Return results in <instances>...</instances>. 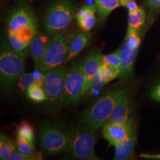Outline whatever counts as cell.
<instances>
[{
	"instance_id": "cell-30",
	"label": "cell",
	"mask_w": 160,
	"mask_h": 160,
	"mask_svg": "<svg viewBox=\"0 0 160 160\" xmlns=\"http://www.w3.org/2000/svg\"><path fill=\"white\" fill-rule=\"evenodd\" d=\"M150 96L154 100L160 102V81L152 88Z\"/></svg>"
},
{
	"instance_id": "cell-8",
	"label": "cell",
	"mask_w": 160,
	"mask_h": 160,
	"mask_svg": "<svg viewBox=\"0 0 160 160\" xmlns=\"http://www.w3.org/2000/svg\"><path fill=\"white\" fill-rule=\"evenodd\" d=\"M68 133L61 128L45 125L40 130V146L49 155L60 154L68 151Z\"/></svg>"
},
{
	"instance_id": "cell-17",
	"label": "cell",
	"mask_w": 160,
	"mask_h": 160,
	"mask_svg": "<svg viewBox=\"0 0 160 160\" xmlns=\"http://www.w3.org/2000/svg\"><path fill=\"white\" fill-rule=\"evenodd\" d=\"M92 34L89 32H82L77 34L72 40L66 63L73 59L91 42Z\"/></svg>"
},
{
	"instance_id": "cell-12",
	"label": "cell",
	"mask_w": 160,
	"mask_h": 160,
	"mask_svg": "<svg viewBox=\"0 0 160 160\" xmlns=\"http://www.w3.org/2000/svg\"><path fill=\"white\" fill-rule=\"evenodd\" d=\"M102 55L100 52H90L84 59L83 66L84 86L81 97L84 96L90 90L92 81L97 74L102 62Z\"/></svg>"
},
{
	"instance_id": "cell-15",
	"label": "cell",
	"mask_w": 160,
	"mask_h": 160,
	"mask_svg": "<svg viewBox=\"0 0 160 160\" xmlns=\"http://www.w3.org/2000/svg\"><path fill=\"white\" fill-rule=\"evenodd\" d=\"M97 11V6L94 4L83 7L76 13L75 18L80 29L84 32H89L93 28L96 21L95 14Z\"/></svg>"
},
{
	"instance_id": "cell-1",
	"label": "cell",
	"mask_w": 160,
	"mask_h": 160,
	"mask_svg": "<svg viewBox=\"0 0 160 160\" xmlns=\"http://www.w3.org/2000/svg\"><path fill=\"white\" fill-rule=\"evenodd\" d=\"M128 93L126 88H118L108 92L86 109L81 120L88 128L94 131L102 127L109 119L115 106Z\"/></svg>"
},
{
	"instance_id": "cell-19",
	"label": "cell",
	"mask_w": 160,
	"mask_h": 160,
	"mask_svg": "<svg viewBox=\"0 0 160 160\" xmlns=\"http://www.w3.org/2000/svg\"><path fill=\"white\" fill-rule=\"evenodd\" d=\"M145 20V12L139 8L137 12L129 13L128 28L126 35L139 32Z\"/></svg>"
},
{
	"instance_id": "cell-18",
	"label": "cell",
	"mask_w": 160,
	"mask_h": 160,
	"mask_svg": "<svg viewBox=\"0 0 160 160\" xmlns=\"http://www.w3.org/2000/svg\"><path fill=\"white\" fill-rule=\"evenodd\" d=\"M97 6L99 23H103L109 14L116 8L120 6L119 0H94Z\"/></svg>"
},
{
	"instance_id": "cell-25",
	"label": "cell",
	"mask_w": 160,
	"mask_h": 160,
	"mask_svg": "<svg viewBox=\"0 0 160 160\" xmlns=\"http://www.w3.org/2000/svg\"><path fill=\"white\" fill-rule=\"evenodd\" d=\"M17 135L34 143V132L32 127L28 122H23L18 128Z\"/></svg>"
},
{
	"instance_id": "cell-14",
	"label": "cell",
	"mask_w": 160,
	"mask_h": 160,
	"mask_svg": "<svg viewBox=\"0 0 160 160\" xmlns=\"http://www.w3.org/2000/svg\"><path fill=\"white\" fill-rule=\"evenodd\" d=\"M50 39L46 34L39 33L36 34L31 40L30 49L36 69H40V64L44 57Z\"/></svg>"
},
{
	"instance_id": "cell-4",
	"label": "cell",
	"mask_w": 160,
	"mask_h": 160,
	"mask_svg": "<svg viewBox=\"0 0 160 160\" xmlns=\"http://www.w3.org/2000/svg\"><path fill=\"white\" fill-rule=\"evenodd\" d=\"M76 15V6L70 0H59L48 9L44 19L46 32L55 34L65 30Z\"/></svg>"
},
{
	"instance_id": "cell-33",
	"label": "cell",
	"mask_w": 160,
	"mask_h": 160,
	"mask_svg": "<svg viewBox=\"0 0 160 160\" xmlns=\"http://www.w3.org/2000/svg\"><path fill=\"white\" fill-rule=\"evenodd\" d=\"M140 157H142L146 159H151V160H160V154H149L142 153L139 155Z\"/></svg>"
},
{
	"instance_id": "cell-13",
	"label": "cell",
	"mask_w": 160,
	"mask_h": 160,
	"mask_svg": "<svg viewBox=\"0 0 160 160\" xmlns=\"http://www.w3.org/2000/svg\"><path fill=\"white\" fill-rule=\"evenodd\" d=\"M132 101L128 93L115 106L109 119L106 123H112L119 125H126L130 119Z\"/></svg>"
},
{
	"instance_id": "cell-32",
	"label": "cell",
	"mask_w": 160,
	"mask_h": 160,
	"mask_svg": "<svg viewBox=\"0 0 160 160\" xmlns=\"http://www.w3.org/2000/svg\"><path fill=\"white\" fill-rule=\"evenodd\" d=\"M146 6L152 9L160 8V0H147Z\"/></svg>"
},
{
	"instance_id": "cell-2",
	"label": "cell",
	"mask_w": 160,
	"mask_h": 160,
	"mask_svg": "<svg viewBox=\"0 0 160 160\" xmlns=\"http://www.w3.org/2000/svg\"><path fill=\"white\" fill-rule=\"evenodd\" d=\"M76 35L73 30H64L50 39L40 64V71L45 72L66 63L71 43Z\"/></svg>"
},
{
	"instance_id": "cell-34",
	"label": "cell",
	"mask_w": 160,
	"mask_h": 160,
	"mask_svg": "<svg viewBox=\"0 0 160 160\" xmlns=\"http://www.w3.org/2000/svg\"><path fill=\"white\" fill-rule=\"evenodd\" d=\"M7 137H6L4 134L1 133V138H0V148L2 147L4 143H6L7 140Z\"/></svg>"
},
{
	"instance_id": "cell-26",
	"label": "cell",
	"mask_w": 160,
	"mask_h": 160,
	"mask_svg": "<svg viewBox=\"0 0 160 160\" xmlns=\"http://www.w3.org/2000/svg\"><path fill=\"white\" fill-rule=\"evenodd\" d=\"M17 150L24 154H32L34 153V143H31L26 139L17 135L16 141Z\"/></svg>"
},
{
	"instance_id": "cell-3",
	"label": "cell",
	"mask_w": 160,
	"mask_h": 160,
	"mask_svg": "<svg viewBox=\"0 0 160 160\" xmlns=\"http://www.w3.org/2000/svg\"><path fill=\"white\" fill-rule=\"evenodd\" d=\"M8 43L1 45L0 52V81L2 88H11L24 72L25 59Z\"/></svg>"
},
{
	"instance_id": "cell-11",
	"label": "cell",
	"mask_w": 160,
	"mask_h": 160,
	"mask_svg": "<svg viewBox=\"0 0 160 160\" xmlns=\"http://www.w3.org/2000/svg\"><path fill=\"white\" fill-rule=\"evenodd\" d=\"M135 129V119L131 118L126 125L106 123L103 126V136L110 145L115 146L117 143L129 137Z\"/></svg>"
},
{
	"instance_id": "cell-29",
	"label": "cell",
	"mask_w": 160,
	"mask_h": 160,
	"mask_svg": "<svg viewBox=\"0 0 160 160\" xmlns=\"http://www.w3.org/2000/svg\"><path fill=\"white\" fill-rule=\"evenodd\" d=\"M42 157L40 154H24L19 152L18 150L15 151L8 160H42Z\"/></svg>"
},
{
	"instance_id": "cell-28",
	"label": "cell",
	"mask_w": 160,
	"mask_h": 160,
	"mask_svg": "<svg viewBox=\"0 0 160 160\" xmlns=\"http://www.w3.org/2000/svg\"><path fill=\"white\" fill-rule=\"evenodd\" d=\"M102 68L103 69V74H104L106 83H108L110 81L119 77V75L120 74L119 71H118L109 67L108 66L102 63Z\"/></svg>"
},
{
	"instance_id": "cell-16",
	"label": "cell",
	"mask_w": 160,
	"mask_h": 160,
	"mask_svg": "<svg viewBox=\"0 0 160 160\" xmlns=\"http://www.w3.org/2000/svg\"><path fill=\"white\" fill-rule=\"evenodd\" d=\"M137 143L136 129L125 139L117 143L115 147L114 160H125L131 158L134 152Z\"/></svg>"
},
{
	"instance_id": "cell-6",
	"label": "cell",
	"mask_w": 160,
	"mask_h": 160,
	"mask_svg": "<svg viewBox=\"0 0 160 160\" xmlns=\"http://www.w3.org/2000/svg\"><path fill=\"white\" fill-rule=\"evenodd\" d=\"M66 73V69L60 66L45 72L42 75L47 101L55 108H60L64 104Z\"/></svg>"
},
{
	"instance_id": "cell-21",
	"label": "cell",
	"mask_w": 160,
	"mask_h": 160,
	"mask_svg": "<svg viewBox=\"0 0 160 160\" xmlns=\"http://www.w3.org/2000/svg\"><path fill=\"white\" fill-rule=\"evenodd\" d=\"M40 82H43V80L40 81L37 79L32 73L24 72L17 81V88L20 92H27L30 88L36 85L42 86Z\"/></svg>"
},
{
	"instance_id": "cell-22",
	"label": "cell",
	"mask_w": 160,
	"mask_h": 160,
	"mask_svg": "<svg viewBox=\"0 0 160 160\" xmlns=\"http://www.w3.org/2000/svg\"><path fill=\"white\" fill-rule=\"evenodd\" d=\"M102 63L112 68L120 71V49H118L111 54L103 55Z\"/></svg>"
},
{
	"instance_id": "cell-24",
	"label": "cell",
	"mask_w": 160,
	"mask_h": 160,
	"mask_svg": "<svg viewBox=\"0 0 160 160\" xmlns=\"http://www.w3.org/2000/svg\"><path fill=\"white\" fill-rule=\"evenodd\" d=\"M106 84L107 83L105 80L103 69L102 68V64H101V66L97 74L96 75V76L92 81L91 86L88 93H90V95L93 94L94 93H97L103 88Z\"/></svg>"
},
{
	"instance_id": "cell-7",
	"label": "cell",
	"mask_w": 160,
	"mask_h": 160,
	"mask_svg": "<svg viewBox=\"0 0 160 160\" xmlns=\"http://www.w3.org/2000/svg\"><path fill=\"white\" fill-rule=\"evenodd\" d=\"M8 29L23 39L31 41L38 33L37 20L31 8L23 6L14 12L8 20Z\"/></svg>"
},
{
	"instance_id": "cell-27",
	"label": "cell",
	"mask_w": 160,
	"mask_h": 160,
	"mask_svg": "<svg viewBox=\"0 0 160 160\" xmlns=\"http://www.w3.org/2000/svg\"><path fill=\"white\" fill-rule=\"evenodd\" d=\"M15 148L16 147L14 142L10 139H7L6 143L0 148V159L1 160H9L16 151Z\"/></svg>"
},
{
	"instance_id": "cell-9",
	"label": "cell",
	"mask_w": 160,
	"mask_h": 160,
	"mask_svg": "<svg viewBox=\"0 0 160 160\" xmlns=\"http://www.w3.org/2000/svg\"><path fill=\"white\" fill-rule=\"evenodd\" d=\"M84 59L75 61L67 71L65 82L64 104L68 106L79 103L84 86Z\"/></svg>"
},
{
	"instance_id": "cell-20",
	"label": "cell",
	"mask_w": 160,
	"mask_h": 160,
	"mask_svg": "<svg viewBox=\"0 0 160 160\" xmlns=\"http://www.w3.org/2000/svg\"><path fill=\"white\" fill-rule=\"evenodd\" d=\"M7 36L10 44L12 48L17 52L27 58L28 54V47L30 43L23 40L20 38L16 33L11 30H7Z\"/></svg>"
},
{
	"instance_id": "cell-23",
	"label": "cell",
	"mask_w": 160,
	"mask_h": 160,
	"mask_svg": "<svg viewBox=\"0 0 160 160\" xmlns=\"http://www.w3.org/2000/svg\"><path fill=\"white\" fill-rule=\"evenodd\" d=\"M27 95L30 100L35 102H43L48 100L46 92L40 85H36L28 90Z\"/></svg>"
},
{
	"instance_id": "cell-10",
	"label": "cell",
	"mask_w": 160,
	"mask_h": 160,
	"mask_svg": "<svg viewBox=\"0 0 160 160\" xmlns=\"http://www.w3.org/2000/svg\"><path fill=\"white\" fill-rule=\"evenodd\" d=\"M141 41L139 32L126 35V42L120 49L121 67L118 78L121 81L131 77Z\"/></svg>"
},
{
	"instance_id": "cell-35",
	"label": "cell",
	"mask_w": 160,
	"mask_h": 160,
	"mask_svg": "<svg viewBox=\"0 0 160 160\" xmlns=\"http://www.w3.org/2000/svg\"><path fill=\"white\" fill-rule=\"evenodd\" d=\"M120 1V5L123 7H126V6L128 4V3L131 1L132 0H119Z\"/></svg>"
},
{
	"instance_id": "cell-5",
	"label": "cell",
	"mask_w": 160,
	"mask_h": 160,
	"mask_svg": "<svg viewBox=\"0 0 160 160\" xmlns=\"http://www.w3.org/2000/svg\"><path fill=\"white\" fill-rule=\"evenodd\" d=\"M68 151L71 155L80 160H98L94 151L96 135L89 129H73L68 133Z\"/></svg>"
},
{
	"instance_id": "cell-31",
	"label": "cell",
	"mask_w": 160,
	"mask_h": 160,
	"mask_svg": "<svg viewBox=\"0 0 160 160\" xmlns=\"http://www.w3.org/2000/svg\"><path fill=\"white\" fill-rule=\"evenodd\" d=\"M126 7L128 8V9L129 10V13L137 12L138 10V8H139L135 0H132L131 1H129Z\"/></svg>"
}]
</instances>
